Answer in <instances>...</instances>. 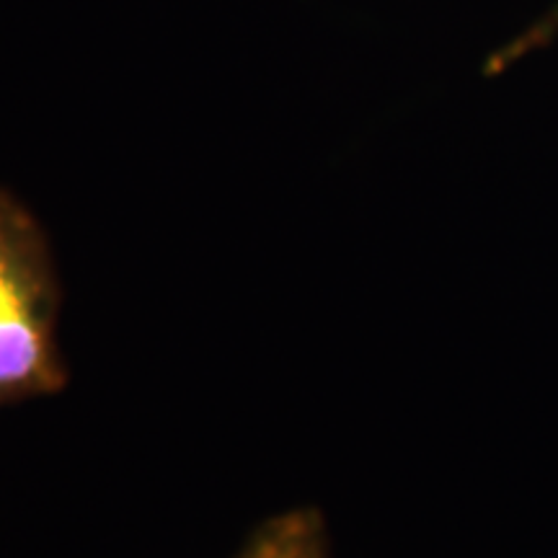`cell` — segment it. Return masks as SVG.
Returning a JSON list of instances; mask_svg holds the SVG:
<instances>
[{"label":"cell","instance_id":"obj_1","mask_svg":"<svg viewBox=\"0 0 558 558\" xmlns=\"http://www.w3.org/2000/svg\"><path fill=\"white\" fill-rule=\"evenodd\" d=\"M60 282L37 218L0 190V409L65 386Z\"/></svg>","mask_w":558,"mask_h":558},{"label":"cell","instance_id":"obj_2","mask_svg":"<svg viewBox=\"0 0 558 558\" xmlns=\"http://www.w3.org/2000/svg\"><path fill=\"white\" fill-rule=\"evenodd\" d=\"M233 558H331L329 530L316 509H290L256 527Z\"/></svg>","mask_w":558,"mask_h":558},{"label":"cell","instance_id":"obj_3","mask_svg":"<svg viewBox=\"0 0 558 558\" xmlns=\"http://www.w3.org/2000/svg\"><path fill=\"white\" fill-rule=\"evenodd\" d=\"M558 39V3L550 5V9L543 13V16L530 24L527 29H522L518 37L509 39L501 50L494 54L492 62H488V70H501L518 65L520 60H525L527 54L543 50V47L554 45Z\"/></svg>","mask_w":558,"mask_h":558}]
</instances>
